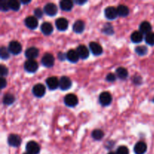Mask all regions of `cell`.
<instances>
[{"label":"cell","mask_w":154,"mask_h":154,"mask_svg":"<svg viewBox=\"0 0 154 154\" xmlns=\"http://www.w3.org/2000/svg\"><path fill=\"white\" fill-rule=\"evenodd\" d=\"M102 31L104 33H105L106 35H112L114 34V29L113 26L111 25V23H106L104 26L103 29H102Z\"/></svg>","instance_id":"32"},{"label":"cell","mask_w":154,"mask_h":154,"mask_svg":"<svg viewBox=\"0 0 154 154\" xmlns=\"http://www.w3.org/2000/svg\"><path fill=\"white\" fill-rule=\"evenodd\" d=\"M73 31L75 33H82L84 31V29H85V24L81 20H78L75 21V23L73 24Z\"/></svg>","instance_id":"22"},{"label":"cell","mask_w":154,"mask_h":154,"mask_svg":"<svg viewBox=\"0 0 154 154\" xmlns=\"http://www.w3.org/2000/svg\"><path fill=\"white\" fill-rule=\"evenodd\" d=\"M43 11L41 8H36L34 10V15L37 19H40L43 16Z\"/></svg>","instance_id":"37"},{"label":"cell","mask_w":154,"mask_h":154,"mask_svg":"<svg viewBox=\"0 0 154 154\" xmlns=\"http://www.w3.org/2000/svg\"><path fill=\"white\" fill-rule=\"evenodd\" d=\"M117 9L119 16L124 17H126L129 15V8L126 5H120L117 8Z\"/></svg>","instance_id":"26"},{"label":"cell","mask_w":154,"mask_h":154,"mask_svg":"<svg viewBox=\"0 0 154 154\" xmlns=\"http://www.w3.org/2000/svg\"><path fill=\"white\" fill-rule=\"evenodd\" d=\"M6 85H7L6 80L2 77H1V78H0V87H1V89H4L6 87Z\"/></svg>","instance_id":"39"},{"label":"cell","mask_w":154,"mask_h":154,"mask_svg":"<svg viewBox=\"0 0 154 154\" xmlns=\"http://www.w3.org/2000/svg\"><path fill=\"white\" fill-rule=\"evenodd\" d=\"M20 2L16 1V0H11V1H8L9 8L11 10L17 11L20 10Z\"/></svg>","instance_id":"30"},{"label":"cell","mask_w":154,"mask_h":154,"mask_svg":"<svg viewBox=\"0 0 154 154\" xmlns=\"http://www.w3.org/2000/svg\"><path fill=\"white\" fill-rule=\"evenodd\" d=\"M56 27L60 31H66L69 27V21L64 17H60L56 20Z\"/></svg>","instance_id":"14"},{"label":"cell","mask_w":154,"mask_h":154,"mask_svg":"<svg viewBox=\"0 0 154 154\" xmlns=\"http://www.w3.org/2000/svg\"><path fill=\"white\" fill-rule=\"evenodd\" d=\"M39 54V51L38 48L35 47L27 48L25 51V56L28 60H34L35 58L38 57Z\"/></svg>","instance_id":"16"},{"label":"cell","mask_w":154,"mask_h":154,"mask_svg":"<svg viewBox=\"0 0 154 154\" xmlns=\"http://www.w3.org/2000/svg\"><path fill=\"white\" fill-rule=\"evenodd\" d=\"M10 54L8 48H6L5 47H2L0 48V57L2 60H8L10 57Z\"/></svg>","instance_id":"29"},{"label":"cell","mask_w":154,"mask_h":154,"mask_svg":"<svg viewBox=\"0 0 154 154\" xmlns=\"http://www.w3.org/2000/svg\"><path fill=\"white\" fill-rule=\"evenodd\" d=\"M116 75H117V78H120V79L125 80L128 78L129 73H128V71L125 68L119 67L116 70Z\"/></svg>","instance_id":"24"},{"label":"cell","mask_w":154,"mask_h":154,"mask_svg":"<svg viewBox=\"0 0 154 154\" xmlns=\"http://www.w3.org/2000/svg\"><path fill=\"white\" fill-rule=\"evenodd\" d=\"M141 82H142V81H141V77H135L134 78V83L135 84H137V85H140L141 84Z\"/></svg>","instance_id":"40"},{"label":"cell","mask_w":154,"mask_h":154,"mask_svg":"<svg viewBox=\"0 0 154 154\" xmlns=\"http://www.w3.org/2000/svg\"><path fill=\"white\" fill-rule=\"evenodd\" d=\"M147 144L143 141H138L134 147V152L135 154H144L147 151Z\"/></svg>","instance_id":"18"},{"label":"cell","mask_w":154,"mask_h":154,"mask_svg":"<svg viewBox=\"0 0 154 154\" xmlns=\"http://www.w3.org/2000/svg\"><path fill=\"white\" fill-rule=\"evenodd\" d=\"M41 31L45 35H49L54 31V27H53L52 24L51 23L45 22L41 26Z\"/></svg>","instance_id":"20"},{"label":"cell","mask_w":154,"mask_h":154,"mask_svg":"<svg viewBox=\"0 0 154 154\" xmlns=\"http://www.w3.org/2000/svg\"><path fill=\"white\" fill-rule=\"evenodd\" d=\"M46 84L48 89L51 90H57L58 87H60V81L57 77H50L46 80Z\"/></svg>","instance_id":"9"},{"label":"cell","mask_w":154,"mask_h":154,"mask_svg":"<svg viewBox=\"0 0 154 154\" xmlns=\"http://www.w3.org/2000/svg\"><path fill=\"white\" fill-rule=\"evenodd\" d=\"M60 8L65 11H69L73 8V2L70 0H63L60 2Z\"/></svg>","instance_id":"23"},{"label":"cell","mask_w":154,"mask_h":154,"mask_svg":"<svg viewBox=\"0 0 154 154\" xmlns=\"http://www.w3.org/2000/svg\"><path fill=\"white\" fill-rule=\"evenodd\" d=\"M75 2L78 5H84V3L87 2V1H75Z\"/></svg>","instance_id":"42"},{"label":"cell","mask_w":154,"mask_h":154,"mask_svg":"<svg viewBox=\"0 0 154 154\" xmlns=\"http://www.w3.org/2000/svg\"><path fill=\"white\" fill-rule=\"evenodd\" d=\"M117 79V76L113 73H109L106 77V80L109 82H114Z\"/></svg>","instance_id":"38"},{"label":"cell","mask_w":154,"mask_h":154,"mask_svg":"<svg viewBox=\"0 0 154 154\" xmlns=\"http://www.w3.org/2000/svg\"><path fill=\"white\" fill-rule=\"evenodd\" d=\"M105 16L108 20L116 19L119 16L117 9L116 8L112 7V6L106 8L105 10Z\"/></svg>","instance_id":"12"},{"label":"cell","mask_w":154,"mask_h":154,"mask_svg":"<svg viewBox=\"0 0 154 154\" xmlns=\"http://www.w3.org/2000/svg\"><path fill=\"white\" fill-rule=\"evenodd\" d=\"M135 52L139 56H144L147 54L148 50L145 46H138L135 48Z\"/></svg>","instance_id":"31"},{"label":"cell","mask_w":154,"mask_h":154,"mask_svg":"<svg viewBox=\"0 0 154 154\" xmlns=\"http://www.w3.org/2000/svg\"><path fill=\"white\" fill-rule=\"evenodd\" d=\"M58 11L57 6L54 3H48L44 7V12L48 16H55Z\"/></svg>","instance_id":"6"},{"label":"cell","mask_w":154,"mask_h":154,"mask_svg":"<svg viewBox=\"0 0 154 154\" xmlns=\"http://www.w3.org/2000/svg\"><path fill=\"white\" fill-rule=\"evenodd\" d=\"M27 153L30 154H38L40 153V146L34 141H30L26 145Z\"/></svg>","instance_id":"3"},{"label":"cell","mask_w":154,"mask_h":154,"mask_svg":"<svg viewBox=\"0 0 154 154\" xmlns=\"http://www.w3.org/2000/svg\"><path fill=\"white\" fill-rule=\"evenodd\" d=\"M117 154H129V149L127 148L125 146H120L117 148V152H116Z\"/></svg>","instance_id":"34"},{"label":"cell","mask_w":154,"mask_h":154,"mask_svg":"<svg viewBox=\"0 0 154 154\" xmlns=\"http://www.w3.org/2000/svg\"><path fill=\"white\" fill-rule=\"evenodd\" d=\"M89 48H90V50L92 52V54H94L95 56H99L103 53L102 47L97 42H90V45H89Z\"/></svg>","instance_id":"13"},{"label":"cell","mask_w":154,"mask_h":154,"mask_svg":"<svg viewBox=\"0 0 154 154\" xmlns=\"http://www.w3.org/2000/svg\"><path fill=\"white\" fill-rule=\"evenodd\" d=\"M144 39H145V42L147 45L153 46L154 45V32H151L146 35Z\"/></svg>","instance_id":"33"},{"label":"cell","mask_w":154,"mask_h":154,"mask_svg":"<svg viewBox=\"0 0 154 154\" xmlns=\"http://www.w3.org/2000/svg\"><path fill=\"white\" fill-rule=\"evenodd\" d=\"M143 38V34L140 31H135L131 35V41L134 43H140L142 42Z\"/></svg>","instance_id":"25"},{"label":"cell","mask_w":154,"mask_h":154,"mask_svg":"<svg viewBox=\"0 0 154 154\" xmlns=\"http://www.w3.org/2000/svg\"><path fill=\"white\" fill-rule=\"evenodd\" d=\"M92 137L93 138V139L99 141L104 137V132L100 129H95L92 132Z\"/></svg>","instance_id":"28"},{"label":"cell","mask_w":154,"mask_h":154,"mask_svg":"<svg viewBox=\"0 0 154 154\" xmlns=\"http://www.w3.org/2000/svg\"><path fill=\"white\" fill-rule=\"evenodd\" d=\"M46 89L45 87L42 84H37L33 87L32 93L35 96L38 98H42L45 96Z\"/></svg>","instance_id":"8"},{"label":"cell","mask_w":154,"mask_h":154,"mask_svg":"<svg viewBox=\"0 0 154 154\" xmlns=\"http://www.w3.org/2000/svg\"><path fill=\"white\" fill-rule=\"evenodd\" d=\"M0 9H1L2 11H8L10 9V8H9L8 2L5 1V0L2 1L1 3H0Z\"/></svg>","instance_id":"35"},{"label":"cell","mask_w":154,"mask_h":154,"mask_svg":"<svg viewBox=\"0 0 154 154\" xmlns=\"http://www.w3.org/2000/svg\"><path fill=\"white\" fill-rule=\"evenodd\" d=\"M64 102L66 105L70 108L75 107L78 104V99L75 94H67L64 98Z\"/></svg>","instance_id":"4"},{"label":"cell","mask_w":154,"mask_h":154,"mask_svg":"<svg viewBox=\"0 0 154 154\" xmlns=\"http://www.w3.org/2000/svg\"><path fill=\"white\" fill-rule=\"evenodd\" d=\"M108 154H117V153H114V152H110V153H108Z\"/></svg>","instance_id":"44"},{"label":"cell","mask_w":154,"mask_h":154,"mask_svg":"<svg viewBox=\"0 0 154 154\" xmlns=\"http://www.w3.org/2000/svg\"><path fill=\"white\" fill-rule=\"evenodd\" d=\"M22 4H28V3L30 2V1H28V2H26V1H21L20 2Z\"/></svg>","instance_id":"43"},{"label":"cell","mask_w":154,"mask_h":154,"mask_svg":"<svg viewBox=\"0 0 154 154\" xmlns=\"http://www.w3.org/2000/svg\"><path fill=\"white\" fill-rule=\"evenodd\" d=\"M58 58L60 59L61 61H63L65 59H66V54H63V53H59Z\"/></svg>","instance_id":"41"},{"label":"cell","mask_w":154,"mask_h":154,"mask_svg":"<svg viewBox=\"0 0 154 154\" xmlns=\"http://www.w3.org/2000/svg\"><path fill=\"white\" fill-rule=\"evenodd\" d=\"M42 64L47 68L52 67L55 63L54 57L51 54H45L42 58Z\"/></svg>","instance_id":"5"},{"label":"cell","mask_w":154,"mask_h":154,"mask_svg":"<svg viewBox=\"0 0 154 154\" xmlns=\"http://www.w3.org/2000/svg\"><path fill=\"white\" fill-rule=\"evenodd\" d=\"M0 74H1V76L2 78H4L5 76L8 75V69L4 65H1V66H0Z\"/></svg>","instance_id":"36"},{"label":"cell","mask_w":154,"mask_h":154,"mask_svg":"<svg viewBox=\"0 0 154 154\" xmlns=\"http://www.w3.org/2000/svg\"><path fill=\"white\" fill-rule=\"evenodd\" d=\"M152 30V26L147 21H144L141 23L139 26V31L141 32L142 34H148V33L151 32Z\"/></svg>","instance_id":"21"},{"label":"cell","mask_w":154,"mask_h":154,"mask_svg":"<svg viewBox=\"0 0 154 154\" xmlns=\"http://www.w3.org/2000/svg\"><path fill=\"white\" fill-rule=\"evenodd\" d=\"M77 52H78L79 57L82 60H86L90 56V51L85 45H79L77 48Z\"/></svg>","instance_id":"17"},{"label":"cell","mask_w":154,"mask_h":154,"mask_svg":"<svg viewBox=\"0 0 154 154\" xmlns=\"http://www.w3.org/2000/svg\"><path fill=\"white\" fill-rule=\"evenodd\" d=\"M38 69V64L34 60H28L24 63V69L29 73H34Z\"/></svg>","instance_id":"2"},{"label":"cell","mask_w":154,"mask_h":154,"mask_svg":"<svg viewBox=\"0 0 154 154\" xmlns=\"http://www.w3.org/2000/svg\"><path fill=\"white\" fill-rule=\"evenodd\" d=\"M66 59H67L70 63H75L78 61L80 57L78 52H77V51H75V50H69V51L66 53Z\"/></svg>","instance_id":"19"},{"label":"cell","mask_w":154,"mask_h":154,"mask_svg":"<svg viewBox=\"0 0 154 154\" xmlns=\"http://www.w3.org/2000/svg\"><path fill=\"white\" fill-rule=\"evenodd\" d=\"M14 101H15L14 96L12 94H11V93H7V94L5 95L4 97H3L2 102L5 105H12V104L14 102Z\"/></svg>","instance_id":"27"},{"label":"cell","mask_w":154,"mask_h":154,"mask_svg":"<svg viewBox=\"0 0 154 154\" xmlns=\"http://www.w3.org/2000/svg\"><path fill=\"white\" fill-rule=\"evenodd\" d=\"M72 82L69 77L63 76L60 80V88L62 90H67L71 88Z\"/></svg>","instance_id":"15"},{"label":"cell","mask_w":154,"mask_h":154,"mask_svg":"<svg viewBox=\"0 0 154 154\" xmlns=\"http://www.w3.org/2000/svg\"><path fill=\"white\" fill-rule=\"evenodd\" d=\"M21 138L19 135L16 134H11L8 138V143L11 147H19L21 144Z\"/></svg>","instance_id":"10"},{"label":"cell","mask_w":154,"mask_h":154,"mask_svg":"<svg viewBox=\"0 0 154 154\" xmlns=\"http://www.w3.org/2000/svg\"><path fill=\"white\" fill-rule=\"evenodd\" d=\"M8 50L11 54L17 55L22 51V46L17 41H11L8 45Z\"/></svg>","instance_id":"1"},{"label":"cell","mask_w":154,"mask_h":154,"mask_svg":"<svg viewBox=\"0 0 154 154\" xmlns=\"http://www.w3.org/2000/svg\"><path fill=\"white\" fill-rule=\"evenodd\" d=\"M112 102V96L108 92H103L99 96V102L103 106H108Z\"/></svg>","instance_id":"7"},{"label":"cell","mask_w":154,"mask_h":154,"mask_svg":"<svg viewBox=\"0 0 154 154\" xmlns=\"http://www.w3.org/2000/svg\"><path fill=\"white\" fill-rule=\"evenodd\" d=\"M24 23L26 26V27H28L30 29H35L37 28L38 21L35 16H29L26 18L24 20Z\"/></svg>","instance_id":"11"},{"label":"cell","mask_w":154,"mask_h":154,"mask_svg":"<svg viewBox=\"0 0 154 154\" xmlns=\"http://www.w3.org/2000/svg\"><path fill=\"white\" fill-rule=\"evenodd\" d=\"M23 154H30V153H27V152H26V153H23Z\"/></svg>","instance_id":"45"}]
</instances>
